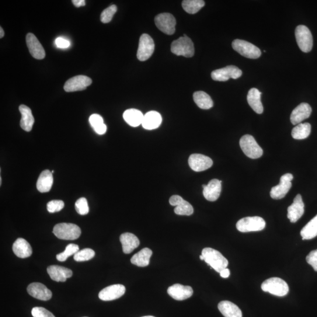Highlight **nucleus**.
<instances>
[{
  "instance_id": "1",
  "label": "nucleus",
  "mask_w": 317,
  "mask_h": 317,
  "mask_svg": "<svg viewBox=\"0 0 317 317\" xmlns=\"http://www.w3.org/2000/svg\"><path fill=\"white\" fill-rule=\"evenodd\" d=\"M201 255L204 257L205 262L218 273H220L228 266V260L217 250L209 247L204 248L202 250Z\"/></svg>"
},
{
  "instance_id": "2",
  "label": "nucleus",
  "mask_w": 317,
  "mask_h": 317,
  "mask_svg": "<svg viewBox=\"0 0 317 317\" xmlns=\"http://www.w3.org/2000/svg\"><path fill=\"white\" fill-rule=\"evenodd\" d=\"M53 233L58 239L66 240L77 239L81 235L79 226L72 224H59L54 226Z\"/></svg>"
},
{
  "instance_id": "3",
  "label": "nucleus",
  "mask_w": 317,
  "mask_h": 317,
  "mask_svg": "<svg viewBox=\"0 0 317 317\" xmlns=\"http://www.w3.org/2000/svg\"><path fill=\"white\" fill-rule=\"evenodd\" d=\"M172 53L177 56L186 58L192 57L194 54V48L192 41L186 35L174 41L171 45Z\"/></svg>"
},
{
  "instance_id": "4",
  "label": "nucleus",
  "mask_w": 317,
  "mask_h": 317,
  "mask_svg": "<svg viewBox=\"0 0 317 317\" xmlns=\"http://www.w3.org/2000/svg\"><path fill=\"white\" fill-rule=\"evenodd\" d=\"M261 289L264 292L283 297L286 295L289 291V287L286 282L280 278L272 277L264 281L261 285Z\"/></svg>"
},
{
  "instance_id": "5",
  "label": "nucleus",
  "mask_w": 317,
  "mask_h": 317,
  "mask_svg": "<svg viewBox=\"0 0 317 317\" xmlns=\"http://www.w3.org/2000/svg\"><path fill=\"white\" fill-rule=\"evenodd\" d=\"M240 146L244 153L250 159L260 158L263 154V149L252 135H244L240 139Z\"/></svg>"
},
{
  "instance_id": "6",
  "label": "nucleus",
  "mask_w": 317,
  "mask_h": 317,
  "mask_svg": "<svg viewBox=\"0 0 317 317\" xmlns=\"http://www.w3.org/2000/svg\"><path fill=\"white\" fill-rule=\"evenodd\" d=\"M266 227V222L259 217H247L237 223L236 228L240 232L261 231Z\"/></svg>"
},
{
  "instance_id": "7",
  "label": "nucleus",
  "mask_w": 317,
  "mask_h": 317,
  "mask_svg": "<svg viewBox=\"0 0 317 317\" xmlns=\"http://www.w3.org/2000/svg\"><path fill=\"white\" fill-rule=\"evenodd\" d=\"M232 47L233 50L246 58L257 59L261 55V52L259 48L245 40L237 39L233 41Z\"/></svg>"
},
{
  "instance_id": "8",
  "label": "nucleus",
  "mask_w": 317,
  "mask_h": 317,
  "mask_svg": "<svg viewBox=\"0 0 317 317\" xmlns=\"http://www.w3.org/2000/svg\"><path fill=\"white\" fill-rule=\"evenodd\" d=\"M295 35L299 49L306 53L311 51L313 46V38L308 28L302 25L297 26Z\"/></svg>"
},
{
  "instance_id": "9",
  "label": "nucleus",
  "mask_w": 317,
  "mask_h": 317,
  "mask_svg": "<svg viewBox=\"0 0 317 317\" xmlns=\"http://www.w3.org/2000/svg\"><path fill=\"white\" fill-rule=\"evenodd\" d=\"M155 50V43L148 34H142L139 39L137 57L139 61H145L151 58Z\"/></svg>"
},
{
  "instance_id": "10",
  "label": "nucleus",
  "mask_w": 317,
  "mask_h": 317,
  "mask_svg": "<svg viewBox=\"0 0 317 317\" xmlns=\"http://www.w3.org/2000/svg\"><path fill=\"white\" fill-rule=\"evenodd\" d=\"M292 179H293V175L291 173H286L282 176L280 183L271 189L270 191L271 197L274 200H280L286 196L291 188Z\"/></svg>"
},
{
  "instance_id": "11",
  "label": "nucleus",
  "mask_w": 317,
  "mask_h": 317,
  "mask_svg": "<svg viewBox=\"0 0 317 317\" xmlns=\"http://www.w3.org/2000/svg\"><path fill=\"white\" fill-rule=\"evenodd\" d=\"M242 75V71L234 65L227 66L212 72V78L216 81L225 82L229 79H238Z\"/></svg>"
},
{
  "instance_id": "12",
  "label": "nucleus",
  "mask_w": 317,
  "mask_h": 317,
  "mask_svg": "<svg viewBox=\"0 0 317 317\" xmlns=\"http://www.w3.org/2000/svg\"><path fill=\"white\" fill-rule=\"evenodd\" d=\"M155 22L158 29L163 33L172 35L175 32L176 19L171 14L162 13L157 16Z\"/></svg>"
},
{
  "instance_id": "13",
  "label": "nucleus",
  "mask_w": 317,
  "mask_h": 317,
  "mask_svg": "<svg viewBox=\"0 0 317 317\" xmlns=\"http://www.w3.org/2000/svg\"><path fill=\"white\" fill-rule=\"evenodd\" d=\"M92 79L85 75L74 76L65 82L64 88L66 92H72L80 91L86 89L91 84Z\"/></svg>"
},
{
  "instance_id": "14",
  "label": "nucleus",
  "mask_w": 317,
  "mask_h": 317,
  "mask_svg": "<svg viewBox=\"0 0 317 317\" xmlns=\"http://www.w3.org/2000/svg\"><path fill=\"white\" fill-rule=\"evenodd\" d=\"M188 162L190 168L197 172L204 171L210 168L214 163L209 157L197 153L191 155Z\"/></svg>"
},
{
  "instance_id": "15",
  "label": "nucleus",
  "mask_w": 317,
  "mask_h": 317,
  "mask_svg": "<svg viewBox=\"0 0 317 317\" xmlns=\"http://www.w3.org/2000/svg\"><path fill=\"white\" fill-rule=\"evenodd\" d=\"M126 288L122 284L110 285L101 290L99 293V298L102 301H109L120 298L124 295Z\"/></svg>"
},
{
  "instance_id": "16",
  "label": "nucleus",
  "mask_w": 317,
  "mask_h": 317,
  "mask_svg": "<svg viewBox=\"0 0 317 317\" xmlns=\"http://www.w3.org/2000/svg\"><path fill=\"white\" fill-rule=\"evenodd\" d=\"M169 203L173 206H176L174 211L177 215L190 216L193 214L192 205L179 195H173L170 197Z\"/></svg>"
},
{
  "instance_id": "17",
  "label": "nucleus",
  "mask_w": 317,
  "mask_h": 317,
  "mask_svg": "<svg viewBox=\"0 0 317 317\" xmlns=\"http://www.w3.org/2000/svg\"><path fill=\"white\" fill-rule=\"evenodd\" d=\"M26 43L30 54L34 58L43 60L45 57L44 48L34 34L29 33L27 35Z\"/></svg>"
},
{
  "instance_id": "18",
  "label": "nucleus",
  "mask_w": 317,
  "mask_h": 317,
  "mask_svg": "<svg viewBox=\"0 0 317 317\" xmlns=\"http://www.w3.org/2000/svg\"><path fill=\"white\" fill-rule=\"evenodd\" d=\"M287 218L292 224L297 222L304 214V203L301 194H297L292 203L287 209Z\"/></svg>"
},
{
  "instance_id": "19",
  "label": "nucleus",
  "mask_w": 317,
  "mask_h": 317,
  "mask_svg": "<svg viewBox=\"0 0 317 317\" xmlns=\"http://www.w3.org/2000/svg\"><path fill=\"white\" fill-rule=\"evenodd\" d=\"M27 292L33 297L42 301H48L52 296L51 290L40 283L30 284L27 287Z\"/></svg>"
},
{
  "instance_id": "20",
  "label": "nucleus",
  "mask_w": 317,
  "mask_h": 317,
  "mask_svg": "<svg viewBox=\"0 0 317 317\" xmlns=\"http://www.w3.org/2000/svg\"><path fill=\"white\" fill-rule=\"evenodd\" d=\"M203 194L205 199L210 201L217 200L220 196L222 190V181L213 179L210 181L207 185L203 184Z\"/></svg>"
},
{
  "instance_id": "21",
  "label": "nucleus",
  "mask_w": 317,
  "mask_h": 317,
  "mask_svg": "<svg viewBox=\"0 0 317 317\" xmlns=\"http://www.w3.org/2000/svg\"><path fill=\"white\" fill-rule=\"evenodd\" d=\"M168 293L176 300L182 301L192 296L193 290L190 286H184L182 284H176L172 285L168 289Z\"/></svg>"
},
{
  "instance_id": "22",
  "label": "nucleus",
  "mask_w": 317,
  "mask_h": 317,
  "mask_svg": "<svg viewBox=\"0 0 317 317\" xmlns=\"http://www.w3.org/2000/svg\"><path fill=\"white\" fill-rule=\"evenodd\" d=\"M312 112L311 107L307 103H301L292 111L290 116L291 123L294 125H298L302 121L307 119Z\"/></svg>"
},
{
  "instance_id": "23",
  "label": "nucleus",
  "mask_w": 317,
  "mask_h": 317,
  "mask_svg": "<svg viewBox=\"0 0 317 317\" xmlns=\"http://www.w3.org/2000/svg\"><path fill=\"white\" fill-rule=\"evenodd\" d=\"M47 272L52 280L57 282H65L72 276V271L67 268L56 265L49 266Z\"/></svg>"
},
{
  "instance_id": "24",
  "label": "nucleus",
  "mask_w": 317,
  "mask_h": 317,
  "mask_svg": "<svg viewBox=\"0 0 317 317\" xmlns=\"http://www.w3.org/2000/svg\"><path fill=\"white\" fill-rule=\"evenodd\" d=\"M120 242L123 246V252L125 254L131 253L140 245V242L137 237L130 233H125L121 235Z\"/></svg>"
},
{
  "instance_id": "25",
  "label": "nucleus",
  "mask_w": 317,
  "mask_h": 317,
  "mask_svg": "<svg viewBox=\"0 0 317 317\" xmlns=\"http://www.w3.org/2000/svg\"><path fill=\"white\" fill-rule=\"evenodd\" d=\"M13 250L17 257L22 259L30 257L33 253L29 243L23 238H19L14 243Z\"/></svg>"
},
{
  "instance_id": "26",
  "label": "nucleus",
  "mask_w": 317,
  "mask_h": 317,
  "mask_svg": "<svg viewBox=\"0 0 317 317\" xmlns=\"http://www.w3.org/2000/svg\"><path fill=\"white\" fill-rule=\"evenodd\" d=\"M162 122L161 114L156 111H150L145 115L142 125L145 130H153L159 128Z\"/></svg>"
},
{
  "instance_id": "27",
  "label": "nucleus",
  "mask_w": 317,
  "mask_h": 317,
  "mask_svg": "<svg viewBox=\"0 0 317 317\" xmlns=\"http://www.w3.org/2000/svg\"><path fill=\"white\" fill-rule=\"evenodd\" d=\"M19 111L22 114V120L20 121V127L23 130L26 132H30L32 130L34 124V118L32 111L29 107L24 104H22L19 107Z\"/></svg>"
},
{
  "instance_id": "28",
  "label": "nucleus",
  "mask_w": 317,
  "mask_h": 317,
  "mask_svg": "<svg viewBox=\"0 0 317 317\" xmlns=\"http://www.w3.org/2000/svg\"><path fill=\"white\" fill-rule=\"evenodd\" d=\"M262 93L256 88L251 89L247 95V102L254 112L258 114L263 113V106L261 100V95Z\"/></svg>"
},
{
  "instance_id": "29",
  "label": "nucleus",
  "mask_w": 317,
  "mask_h": 317,
  "mask_svg": "<svg viewBox=\"0 0 317 317\" xmlns=\"http://www.w3.org/2000/svg\"><path fill=\"white\" fill-rule=\"evenodd\" d=\"M53 176L50 170H45L40 174L37 182V188L41 193L50 191L53 184Z\"/></svg>"
},
{
  "instance_id": "30",
  "label": "nucleus",
  "mask_w": 317,
  "mask_h": 317,
  "mask_svg": "<svg viewBox=\"0 0 317 317\" xmlns=\"http://www.w3.org/2000/svg\"><path fill=\"white\" fill-rule=\"evenodd\" d=\"M218 308L225 317H242L241 310L231 301H221L218 305Z\"/></svg>"
},
{
  "instance_id": "31",
  "label": "nucleus",
  "mask_w": 317,
  "mask_h": 317,
  "mask_svg": "<svg viewBox=\"0 0 317 317\" xmlns=\"http://www.w3.org/2000/svg\"><path fill=\"white\" fill-rule=\"evenodd\" d=\"M123 117L125 122L130 126L137 127L142 125L144 116L140 111L136 109H130L125 111Z\"/></svg>"
},
{
  "instance_id": "32",
  "label": "nucleus",
  "mask_w": 317,
  "mask_h": 317,
  "mask_svg": "<svg viewBox=\"0 0 317 317\" xmlns=\"http://www.w3.org/2000/svg\"><path fill=\"white\" fill-rule=\"evenodd\" d=\"M152 255V251L148 248L142 249L140 252L135 254L131 260L132 264L138 267H144L149 264L150 259Z\"/></svg>"
},
{
  "instance_id": "33",
  "label": "nucleus",
  "mask_w": 317,
  "mask_h": 317,
  "mask_svg": "<svg viewBox=\"0 0 317 317\" xmlns=\"http://www.w3.org/2000/svg\"><path fill=\"white\" fill-rule=\"evenodd\" d=\"M195 103L202 110H209L214 106L211 97L203 91H197L193 93Z\"/></svg>"
},
{
  "instance_id": "34",
  "label": "nucleus",
  "mask_w": 317,
  "mask_h": 317,
  "mask_svg": "<svg viewBox=\"0 0 317 317\" xmlns=\"http://www.w3.org/2000/svg\"><path fill=\"white\" fill-rule=\"evenodd\" d=\"M311 130V127L309 124H299L292 129L291 135L295 139L302 140L309 137Z\"/></svg>"
},
{
  "instance_id": "35",
  "label": "nucleus",
  "mask_w": 317,
  "mask_h": 317,
  "mask_svg": "<svg viewBox=\"0 0 317 317\" xmlns=\"http://www.w3.org/2000/svg\"><path fill=\"white\" fill-rule=\"evenodd\" d=\"M300 234L302 240H310L317 236V215L303 228Z\"/></svg>"
},
{
  "instance_id": "36",
  "label": "nucleus",
  "mask_w": 317,
  "mask_h": 317,
  "mask_svg": "<svg viewBox=\"0 0 317 317\" xmlns=\"http://www.w3.org/2000/svg\"><path fill=\"white\" fill-rule=\"evenodd\" d=\"M89 121L93 130L95 131L96 134L103 135L106 133L107 131V125L104 124L103 118L99 115H92L89 117Z\"/></svg>"
},
{
  "instance_id": "37",
  "label": "nucleus",
  "mask_w": 317,
  "mask_h": 317,
  "mask_svg": "<svg viewBox=\"0 0 317 317\" xmlns=\"http://www.w3.org/2000/svg\"><path fill=\"white\" fill-rule=\"evenodd\" d=\"M205 2L203 0H184L182 2L183 9L187 13L194 15L203 8Z\"/></svg>"
},
{
  "instance_id": "38",
  "label": "nucleus",
  "mask_w": 317,
  "mask_h": 317,
  "mask_svg": "<svg viewBox=\"0 0 317 317\" xmlns=\"http://www.w3.org/2000/svg\"><path fill=\"white\" fill-rule=\"evenodd\" d=\"M78 252H79V246L77 245L69 244L66 247L64 252L57 254V259L62 262V261L67 260L69 257L75 255Z\"/></svg>"
},
{
  "instance_id": "39",
  "label": "nucleus",
  "mask_w": 317,
  "mask_h": 317,
  "mask_svg": "<svg viewBox=\"0 0 317 317\" xmlns=\"http://www.w3.org/2000/svg\"><path fill=\"white\" fill-rule=\"evenodd\" d=\"M95 253L91 249H84L79 251L74 256V259L78 262L88 261L95 256Z\"/></svg>"
},
{
  "instance_id": "40",
  "label": "nucleus",
  "mask_w": 317,
  "mask_h": 317,
  "mask_svg": "<svg viewBox=\"0 0 317 317\" xmlns=\"http://www.w3.org/2000/svg\"><path fill=\"white\" fill-rule=\"evenodd\" d=\"M117 12V7L116 5L111 6L109 8L104 10L100 15L101 22L104 24L110 23Z\"/></svg>"
},
{
  "instance_id": "41",
  "label": "nucleus",
  "mask_w": 317,
  "mask_h": 317,
  "mask_svg": "<svg viewBox=\"0 0 317 317\" xmlns=\"http://www.w3.org/2000/svg\"><path fill=\"white\" fill-rule=\"evenodd\" d=\"M75 209L80 215H86L89 213L88 201L85 197H81L76 201Z\"/></svg>"
},
{
  "instance_id": "42",
  "label": "nucleus",
  "mask_w": 317,
  "mask_h": 317,
  "mask_svg": "<svg viewBox=\"0 0 317 317\" xmlns=\"http://www.w3.org/2000/svg\"><path fill=\"white\" fill-rule=\"evenodd\" d=\"M47 207L50 213H56V212H60L64 207V203L62 200H51L48 202Z\"/></svg>"
},
{
  "instance_id": "43",
  "label": "nucleus",
  "mask_w": 317,
  "mask_h": 317,
  "mask_svg": "<svg viewBox=\"0 0 317 317\" xmlns=\"http://www.w3.org/2000/svg\"><path fill=\"white\" fill-rule=\"evenodd\" d=\"M31 313L33 317H55L53 313L48 310L41 306H36L33 308Z\"/></svg>"
},
{
  "instance_id": "44",
  "label": "nucleus",
  "mask_w": 317,
  "mask_h": 317,
  "mask_svg": "<svg viewBox=\"0 0 317 317\" xmlns=\"http://www.w3.org/2000/svg\"><path fill=\"white\" fill-rule=\"evenodd\" d=\"M306 261L313 270L317 271V249L310 252L306 257Z\"/></svg>"
},
{
  "instance_id": "45",
  "label": "nucleus",
  "mask_w": 317,
  "mask_h": 317,
  "mask_svg": "<svg viewBox=\"0 0 317 317\" xmlns=\"http://www.w3.org/2000/svg\"><path fill=\"white\" fill-rule=\"evenodd\" d=\"M57 46L60 48H67L70 46V43L64 38L59 37L55 40Z\"/></svg>"
},
{
  "instance_id": "46",
  "label": "nucleus",
  "mask_w": 317,
  "mask_h": 317,
  "mask_svg": "<svg viewBox=\"0 0 317 317\" xmlns=\"http://www.w3.org/2000/svg\"><path fill=\"white\" fill-rule=\"evenodd\" d=\"M72 3L76 8H80V7L85 6V1L84 0H74V1H72Z\"/></svg>"
},
{
  "instance_id": "47",
  "label": "nucleus",
  "mask_w": 317,
  "mask_h": 317,
  "mask_svg": "<svg viewBox=\"0 0 317 317\" xmlns=\"http://www.w3.org/2000/svg\"><path fill=\"white\" fill-rule=\"evenodd\" d=\"M230 274H231V272H230L229 269H226L223 270L221 271L220 275L222 278H227L229 277Z\"/></svg>"
},
{
  "instance_id": "48",
  "label": "nucleus",
  "mask_w": 317,
  "mask_h": 317,
  "mask_svg": "<svg viewBox=\"0 0 317 317\" xmlns=\"http://www.w3.org/2000/svg\"><path fill=\"white\" fill-rule=\"evenodd\" d=\"M0 33H1V34H0V38H2L3 37H4L5 32L4 30L2 29V27L0 28Z\"/></svg>"
},
{
  "instance_id": "49",
  "label": "nucleus",
  "mask_w": 317,
  "mask_h": 317,
  "mask_svg": "<svg viewBox=\"0 0 317 317\" xmlns=\"http://www.w3.org/2000/svg\"><path fill=\"white\" fill-rule=\"evenodd\" d=\"M200 259L201 260H204V257H203V256H202V255L200 256Z\"/></svg>"
},
{
  "instance_id": "50",
  "label": "nucleus",
  "mask_w": 317,
  "mask_h": 317,
  "mask_svg": "<svg viewBox=\"0 0 317 317\" xmlns=\"http://www.w3.org/2000/svg\"><path fill=\"white\" fill-rule=\"evenodd\" d=\"M142 317H155L153 316H142Z\"/></svg>"
},
{
  "instance_id": "51",
  "label": "nucleus",
  "mask_w": 317,
  "mask_h": 317,
  "mask_svg": "<svg viewBox=\"0 0 317 317\" xmlns=\"http://www.w3.org/2000/svg\"><path fill=\"white\" fill-rule=\"evenodd\" d=\"M85 317H86V316H85Z\"/></svg>"
}]
</instances>
